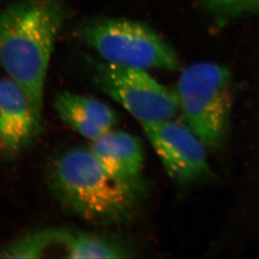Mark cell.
<instances>
[{
    "instance_id": "cell-1",
    "label": "cell",
    "mask_w": 259,
    "mask_h": 259,
    "mask_svg": "<svg viewBox=\"0 0 259 259\" xmlns=\"http://www.w3.org/2000/svg\"><path fill=\"white\" fill-rule=\"evenodd\" d=\"M64 16L57 0H20L0 12V66L41 119L45 84Z\"/></svg>"
},
{
    "instance_id": "cell-2",
    "label": "cell",
    "mask_w": 259,
    "mask_h": 259,
    "mask_svg": "<svg viewBox=\"0 0 259 259\" xmlns=\"http://www.w3.org/2000/svg\"><path fill=\"white\" fill-rule=\"evenodd\" d=\"M51 184L60 202L85 220L117 224L133 215L137 194L106 171L90 149L74 148L55 161Z\"/></svg>"
},
{
    "instance_id": "cell-3",
    "label": "cell",
    "mask_w": 259,
    "mask_h": 259,
    "mask_svg": "<svg viewBox=\"0 0 259 259\" xmlns=\"http://www.w3.org/2000/svg\"><path fill=\"white\" fill-rule=\"evenodd\" d=\"M176 93L191 131L205 148L221 149L227 140L232 110L228 70L211 62L194 64L181 74Z\"/></svg>"
},
{
    "instance_id": "cell-4",
    "label": "cell",
    "mask_w": 259,
    "mask_h": 259,
    "mask_svg": "<svg viewBox=\"0 0 259 259\" xmlns=\"http://www.w3.org/2000/svg\"><path fill=\"white\" fill-rule=\"evenodd\" d=\"M80 38L103 61L132 68L173 70L176 55L166 42L147 25L125 19L89 23L79 30Z\"/></svg>"
},
{
    "instance_id": "cell-5",
    "label": "cell",
    "mask_w": 259,
    "mask_h": 259,
    "mask_svg": "<svg viewBox=\"0 0 259 259\" xmlns=\"http://www.w3.org/2000/svg\"><path fill=\"white\" fill-rule=\"evenodd\" d=\"M96 85L145 127L172 119L179 109L176 93L158 82L145 70L91 61Z\"/></svg>"
},
{
    "instance_id": "cell-6",
    "label": "cell",
    "mask_w": 259,
    "mask_h": 259,
    "mask_svg": "<svg viewBox=\"0 0 259 259\" xmlns=\"http://www.w3.org/2000/svg\"><path fill=\"white\" fill-rule=\"evenodd\" d=\"M168 176L186 185L210 175L205 147L189 127L171 119L143 127Z\"/></svg>"
},
{
    "instance_id": "cell-7",
    "label": "cell",
    "mask_w": 259,
    "mask_h": 259,
    "mask_svg": "<svg viewBox=\"0 0 259 259\" xmlns=\"http://www.w3.org/2000/svg\"><path fill=\"white\" fill-rule=\"evenodd\" d=\"M89 149L111 177L135 194L140 193L144 150L137 137L110 130L92 141Z\"/></svg>"
},
{
    "instance_id": "cell-8",
    "label": "cell",
    "mask_w": 259,
    "mask_h": 259,
    "mask_svg": "<svg viewBox=\"0 0 259 259\" xmlns=\"http://www.w3.org/2000/svg\"><path fill=\"white\" fill-rule=\"evenodd\" d=\"M41 121L22 88L10 77L0 78V142L5 149L18 152L27 146Z\"/></svg>"
},
{
    "instance_id": "cell-9",
    "label": "cell",
    "mask_w": 259,
    "mask_h": 259,
    "mask_svg": "<svg viewBox=\"0 0 259 259\" xmlns=\"http://www.w3.org/2000/svg\"><path fill=\"white\" fill-rule=\"evenodd\" d=\"M59 116L71 130L91 141L113 130L118 117L102 101L70 92L59 93L55 101Z\"/></svg>"
},
{
    "instance_id": "cell-10",
    "label": "cell",
    "mask_w": 259,
    "mask_h": 259,
    "mask_svg": "<svg viewBox=\"0 0 259 259\" xmlns=\"http://www.w3.org/2000/svg\"><path fill=\"white\" fill-rule=\"evenodd\" d=\"M57 245L69 258H126L133 255L119 242L92 232L57 228Z\"/></svg>"
},
{
    "instance_id": "cell-11",
    "label": "cell",
    "mask_w": 259,
    "mask_h": 259,
    "mask_svg": "<svg viewBox=\"0 0 259 259\" xmlns=\"http://www.w3.org/2000/svg\"><path fill=\"white\" fill-rule=\"evenodd\" d=\"M57 245V228L26 232L0 251L1 258H39Z\"/></svg>"
},
{
    "instance_id": "cell-12",
    "label": "cell",
    "mask_w": 259,
    "mask_h": 259,
    "mask_svg": "<svg viewBox=\"0 0 259 259\" xmlns=\"http://www.w3.org/2000/svg\"><path fill=\"white\" fill-rule=\"evenodd\" d=\"M214 5L229 9H259V0H208Z\"/></svg>"
}]
</instances>
